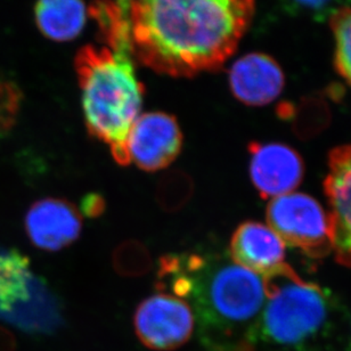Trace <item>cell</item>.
I'll return each mask as SVG.
<instances>
[{"mask_svg": "<svg viewBox=\"0 0 351 351\" xmlns=\"http://www.w3.org/2000/svg\"><path fill=\"white\" fill-rule=\"evenodd\" d=\"M254 12V0H132V55L160 75L213 71L237 51Z\"/></svg>", "mask_w": 351, "mask_h": 351, "instance_id": "1", "label": "cell"}, {"mask_svg": "<svg viewBox=\"0 0 351 351\" xmlns=\"http://www.w3.org/2000/svg\"><path fill=\"white\" fill-rule=\"evenodd\" d=\"M189 300L208 351H256L266 290L263 278L218 254H184Z\"/></svg>", "mask_w": 351, "mask_h": 351, "instance_id": "2", "label": "cell"}, {"mask_svg": "<svg viewBox=\"0 0 351 351\" xmlns=\"http://www.w3.org/2000/svg\"><path fill=\"white\" fill-rule=\"evenodd\" d=\"M132 55L130 47L85 46L75 61L88 132L122 167L130 165L127 139L143 104Z\"/></svg>", "mask_w": 351, "mask_h": 351, "instance_id": "3", "label": "cell"}, {"mask_svg": "<svg viewBox=\"0 0 351 351\" xmlns=\"http://www.w3.org/2000/svg\"><path fill=\"white\" fill-rule=\"evenodd\" d=\"M263 278L266 301L259 341L280 350H302L328 335L337 314L330 291L301 278L287 263Z\"/></svg>", "mask_w": 351, "mask_h": 351, "instance_id": "4", "label": "cell"}, {"mask_svg": "<svg viewBox=\"0 0 351 351\" xmlns=\"http://www.w3.org/2000/svg\"><path fill=\"white\" fill-rule=\"evenodd\" d=\"M0 321L34 335H51L64 322L56 295L14 249H0Z\"/></svg>", "mask_w": 351, "mask_h": 351, "instance_id": "5", "label": "cell"}, {"mask_svg": "<svg viewBox=\"0 0 351 351\" xmlns=\"http://www.w3.org/2000/svg\"><path fill=\"white\" fill-rule=\"evenodd\" d=\"M268 226L285 245L313 259L332 252L331 223L319 203L304 193H289L271 199L267 206Z\"/></svg>", "mask_w": 351, "mask_h": 351, "instance_id": "6", "label": "cell"}, {"mask_svg": "<svg viewBox=\"0 0 351 351\" xmlns=\"http://www.w3.org/2000/svg\"><path fill=\"white\" fill-rule=\"evenodd\" d=\"M192 308L184 299L154 294L136 308L134 328L139 341L156 351H173L186 345L194 331Z\"/></svg>", "mask_w": 351, "mask_h": 351, "instance_id": "7", "label": "cell"}, {"mask_svg": "<svg viewBox=\"0 0 351 351\" xmlns=\"http://www.w3.org/2000/svg\"><path fill=\"white\" fill-rule=\"evenodd\" d=\"M182 149V129L173 115L149 112L136 120L127 139L130 163L146 173L168 168Z\"/></svg>", "mask_w": 351, "mask_h": 351, "instance_id": "8", "label": "cell"}, {"mask_svg": "<svg viewBox=\"0 0 351 351\" xmlns=\"http://www.w3.org/2000/svg\"><path fill=\"white\" fill-rule=\"evenodd\" d=\"M324 191L332 251L339 263L351 267V145L340 146L330 153Z\"/></svg>", "mask_w": 351, "mask_h": 351, "instance_id": "9", "label": "cell"}, {"mask_svg": "<svg viewBox=\"0 0 351 351\" xmlns=\"http://www.w3.org/2000/svg\"><path fill=\"white\" fill-rule=\"evenodd\" d=\"M250 178L263 199L293 192L304 178V162L293 149L280 143H251Z\"/></svg>", "mask_w": 351, "mask_h": 351, "instance_id": "10", "label": "cell"}, {"mask_svg": "<svg viewBox=\"0 0 351 351\" xmlns=\"http://www.w3.org/2000/svg\"><path fill=\"white\" fill-rule=\"evenodd\" d=\"M24 226L34 247L56 252L78 240L82 219L77 206L68 199L45 197L29 208Z\"/></svg>", "mask_w": 351, "mask_h": 351, "instance_id": "11", "label": "cell"}, {"mask_svg": "<svg viewBox=\"0 0 351 351\" xmlns=\"http://www.w3.org/2000/svg\"><path fill=\"white\" fill-rule=\"evenodd\" d=\"M285 252L280 237L259 221H244L230 239V261L261 277L268 276L287 263Z\"/></svg>", "mask_w": 351, "mask_h": 351, "instance_id": "12", "label": "cell"}, {"mask_svg": "<svg viewBox=\"0 0 351 351\" xmlns=\"http://www.w3.org/2000/svg\"><path fill=\"white\" fill-rule=\"evenodd\" d=\"M284 82L278 63L261 53L245 55L230 69V90L241 103L250 106H263L275 101L283 90Z\"/></svg>", "mask_w": 351, "mask_h": 351, "instance_id": "13", "label": "cell"}, {"mask_svg": "<svg viewBox=\"0 0 351 351\" xmlns=\"http://www.w3.org/2000/svg\"><path fill=\"white\" fill-rule=\"evenodd\" d=\"M82 0H38L34 16L41 34L55 41L75 39L85 27Z\"/></svg>", "mask_w": 351, "mask_h": 351, "instance_id": "14", "label": "cell"}, {"mask_svg": "<svg viewBox=\"0 0 351 351\" xmlns=\"http://www.w3.org/2000/svg\"><path fill=\"white\" fill-rule=\"evenodd\" d=\"M194 182L189 173L173 169L161 176L156 185V202L166 213H177L191 201Z\"/></svg>", "mask_w": 351, "mask_h": 351, "instance_id": "15", "label": "cell"}, {"mask_svg": "<svg viewBox=\"0 0 351 351\" xmlns=\"http://www.w3.org/2000/svg\"><path fill=\"white\" fill-rule=\"evenodd\" d=\"M112 266L122 277L144 276L152 268V257L141 241H123L112 254Z\"/></svg>", "mask_w": 351, "mask_h": 351, "instance_id": "16", "label": "cell"}, {"mask_svg": "<svg viewBox=\"0 0 351 351\" xmlns=\"http://www.w3.org/2000/svg\"><path fill=\"white\" fill-rule=\"evenodd\" d=\"M335 34V64L339 75L351 85V8L340 10L332 17Z\"/></svg>", "mask_w": 351, "mask_h": 351, "instance_id": "17", "label": "cell"}, {"mask_svg": "<svg viewBox=\"0 0 351 351\" xmlns=\"http://www.w3.org/2000/svg\"><path fill=\"white\" fill-rule=\"evenodd\" d=\"M292 16H306L323 22L331 20L340 10L348 8L351 0H274Z\"/></svg>", "mask_w": 351, "mask_h": 351, "instance_id": "18", "label": "cell"}, {"mask_svg": "<svg viewBox=\"0 0 351 351\" xmlns=\"http://www.w3.org/2000/svg\"><path fill=\"white\" fill-rule=\"evenodd\" d=\"M20 89L13 82L0 75V137L7 135L20 112Z\"/></svg>", "mask_w": 351, "mask_h": 351, "instance_id": "19", "label": "cell"}, {"mask_svg": "<svg viewBox=\"0 0 351 351\" xmlns=\"http://www.w3.org/2000/svg\"><path fill=\"white\" fill-rule=\"evenodd\" d=\"M106 202L104 197L98 193H90L82 199V213L88 218H98L104 213Z\"/></svg>", "mask_w": 351, "mask_h": 351, "instance_id": "20", "label": "cell"}, {"mask_svg": "<svg viewBox=\"0 0 351 351\" xmlns=\"http://www.w3.org/2000/svg\"><path fill=\"white\" fill-rule=\"evenodd\" d=\"M0 351H16V340L8 330L0 326Z\"/></svg>", "mask_w": 351, "mask_h": 351, "instance_id": "21", "label": "cell"}, {"mask_svg": "<svg viewBox=\"0 0 351 351\" xmlns=\"http://www.w3.org/2000/svg\"><path fill=\"white\" fill-rule=\"evenodd\" d=\"M118 7H120L125 13L129 14V8H130V3H132V0H115L114 1Z\"/></svg>", "mask_w": 351, "mask_h": 351, "instance_id": "22", "label": "cell"}]
</instances>
